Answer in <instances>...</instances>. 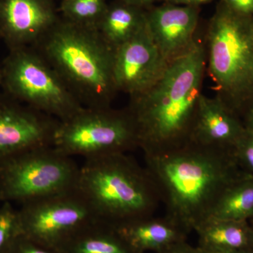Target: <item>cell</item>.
Returning <instances> with one entry per match:
<instances>
[{"label":"cell","mask_w":253,"mask_h":253,"mask_svg":"<svg viewBox=\"0 0 253 253\" xmlns=\"http://www.w3.org/2000/svg\"><path fill=\"white\" fill-rule=\"evenodd\" d=\"M206 73L204 41L168 65L162 77L142 94L131 96L126 109L144 154H161L189 144Z\"/></svg>","instance_id":"cell-2"},{"label":"cell","mask_w":253,"mask_h":253,"mask_svg":"<svg viewBox=\"0 0 253 253\" xmlns=\"http://www.w3.org/2000/svg\"><path fill=\"white\" fill-rule=\"evenodd\" d=\"M146 26L160 52L168 63L192 49L196 36L199 8L168 2L146 10Z\"/></svg>","instance_id":"cell-13"},{"label":"cell","mask_w":253,"mask_h":253,"mask_svg":"<svg viewBox=\"0 0 253 253\" xmlns=\"http://www.w3.org/2000/svg\"><path fill=\"white\" fill-rule=\"evenodd\" d=\"M21 235L19 214L11 203L0 206V253H4L14 240Z\"/></svg>","instance_id":"cell-21"},{"label":"cell","mask_w":253,"mask_h":253,"mask_svg":"<svg viewBox=\"0 0 253 253\" xmlns=\"http://www.w3.org/2000/svg\"><path fill=\"white\" fill-rule=\"evenodd\" d=\"M213 0H166L168 2L172 4L184 5V6H197L199 7L200 5L211 2Z\"/></svg>","instance_id":"cell-26"},{"label":"cell","mask_w":253,"mask_h":253,"mask_svg":"<svg viewBox=\"0 0 253 253\" xmlns=\"http://www.w3.org/2000/svg\"><path fill=\"white\" fill-rule=\"evenodd\" d=\"M4 253H59L21 234Z\"/></svg>","instance_id":"cell-23"},{"label":"cell","mask_w":253,"mask_h":253,"mask_svg":"<svg viewBox=\"0 0 253 253\" xmlns=\"http://www.w3.org/2000/svg\"><path fill=\"white\" fill-rule=\"evenodd\" d=\"M1 66V87L17 102L59 121L69 119L84 107L35 48L9 50Z\"/></svg>","instance_id":"cell-6"},{"label":"cell","mask_w":253,"mask_h":253,"mask_svg":"<svg viewBox=\"0 0 253 253\" xmlns=\"http://www.w3.org/2000/svg\"><path fill=\"white\" fill-rule=\"evenodd\" d=\"M108 5L106 0H63L59 11L61 17L66 21L97 30Z\"/></svg>","instance_id":"cell-20"},{"label":"cell","mask_w":253,"mask_h":253,"mask_svg":"<svg viewBox=\"0 0 253 253\" xmlns=\"http://www.w3.org/2000/svg\"><path fill=\"white\" fill-rule=\"evenodd\" d=\"M3 81V71L2 68H1V65H0V86L1 87V84H2Z\"/></svg>","instance_id":"cell-30"},{"label":"cell","mask_w":253,"mask_h":253,"mask_svg":"<svg viewBox=\"0 0 253 253\" xmlns=\"http://www.w3.org/2000/svg\"><path fill=\"white\" fill-rule=\"evenodd\" d=\"M246 129L253 132V103L251 107L248 110L247 116H246V124L245 126Z\"/></svg>","instance_id":"cell-29"},{"label":"cell","mask_w":253,"mask_h":253,"mask_svg":"<svg viewBox=\"0 0 253 253\" xmlns=\"http://www.w3.org/2000/svg\"><path fill=\"white\" fill-rule=\"evenodd\" d=\"M221 2L236 14L253 18V0H221Z\"/></svg>","instance_id":"cell-24"},{"label":"cell","mask_w":253,"mask_h":253,"mask_svg":"<svg viewBox=\"0 0 253 253\" xmlns=\"http://www.w3.org/2000/svg\"><path fill=\"white\" fill-rule=\"evenodd\" d=\"M76 189L99 220L113 227L152 217L161 203L147 169L126 154L86 159Z\"/></svg>","instance_id":"cell-4"},{"label":"cell","mask_w":253,"mask_h":253,"mask_svg":"<svg viewBox=\"0 0 253 253\" xmlns=\"http://www.w3.org/2000/svg\"><path fill=\"white\" fill-rule=\"evenodd\" d=\"M206 71L219 98L236 113L253 103V18L220 2L204 40Z\"/></svg>","instance_id":"cell-5"},{"label":"cell","mask_w":253,"mask_h":253,"mask_svg":"<svg viewBox=\"0 0 253 253\" xmlns=\"http://www.w3.org/2000/svg\"><path fill=\"white\" fill-rule=\"evenodd\" d=\"M234 154L240 167L246 174L253 177V132L246 129L238 141Z\"/></svg>","instance_id":"cell-22"},{"label":"cell","mask_w":253,"mask_h":253,"mask_svg":"<svg viewBox=\"0 0 253 253\" xmlns=\"http://www.w3.org/2000/svg\"><path fill=\"white\" fill-rule=\"evenodd\" d=\"M60 17L51 0H0V39L9 51L34 47Z\"/></svg>","instance_id":"cell-12"},{"label":"cell","mask_w":253,"mask_h":253,"mask_svg":"<svg viewBox=\"0 0 253 253\" xmlns=\"http://www.w3.org/2000/svg\"><path fill=\"white\" fill-rule=\"evenodd\" d=\"M80 168L53 146L15 155L0 163V201L22 205L76 189Z\"/></svg>","instance_id":"cell-7"},{"label":"cell","mask_w":253,"mask_h":253,"mask_svg":"<svg viewBox=\"0 0 253 253\" xmlns=\"http://www.w3.org/2000/svg\"><path fill=\"white\" fill-rule=\"evenodd\" d=\"M61 253H139L117 229L97 221L87 226L63 249Z\"/></svg>","instance_id":"cell-18"},{"label":"cell","mask_w":253,"mask_h":253,"mask_svg":"<svg viewBox=\"0 0 253 253\" xmlns=\"http://www.w3.org/2000/svg\"><path fill=\"white\" fill-rule=\"evenodd\" d=\"M251 226H252V228H253V221H252V223H251Z\"/></svg>","instance_id":"cell-31"},{"label":"cell","mask_w":253,"mask_h":253,"mask_svg":"<svg viewBox=\"0 0 253 253\" xmlns=\"http://www.w3.org/2000/svg\"><path fill=\"white\" fill-rule=\"evenodd\" d=\"M18 211L21 234L59 253L82 231L100 221L76 189L26 203Z\"/></svg>","instance_id":"cell-9"},{"label":"cell","mask_w":253,"mask_h":253,"mask_svg":"<svg viewBox=\"0 0 253 253\" xmlns=\"http://www.w3.org/2000/svg\"><path fill=\"white\" fill-rule=\"evenodd\" d=\"M199 247L253 252V230L248 221L208 219L195 228Z\"/></svg>","instance_id":"cell-17"},{"label":"cell","mask_w":253,"mask_h":253,"mask_svg":"<svg viewBox=\"0 0 253 253\" xmlns=\"http://www.w3.org/2000/svg\"></svg>","instance_id":"cell-32"},{"label":"cell","mask_w":253,"mask_h":253,"mask_svg":"<svg viewBox=\"0 0 253 253\" xmlns=\"http://www.w3.org/2000/svg\"><path fill=\"white\" fill-rule=\"evenodd\" d=\"M168 65L146 25L114 51L113 79L118 92L129 97L142 94L162 77Z\"/></svg>","instance_id":"cell-11"},{"label":"cell","mask_w":253,"mask_h":253,"mask_svg":"<svg viewBox=\"0 0 253 253\" xmlns=\"http://www.w3.org/2000/svg\"><path fill=\"white\" fill-rule=\"evenodd\" d=\"M166 216L189 234L206 221L231 184L249 175L233 151L190 142L167 152L144 154Z\"/></svg>","instance_id":"cell-1"},{"label":"cell","mask_w":253,"mask_h":253,"mask_svg":"<svg viewBox=\"0 0 253 253\" xmlns=\"http://www.w3.org/2000/svg\"><path fill=\"white\" fill-rule=\"evenodd\" d=\"M248 221L253 219V177L236 181L223 193L208 219Z\"/></svg>","instance_id":"cell-19"},{"label":"cell","mask_w":253,"mask_h":253,"mask_svg":"<svg viewBox=\"0 0 253 253\" xmlns=\"http://www.w3.org/2000/svg\"><path fill=\"white\" fill-rule=\"evenodd\" d=\"M131 247L139 253H157L186 241L189 233L165 215L143 218L115 227Z\"/></svg>","instance_id":"cell-15"},{"label":"cell","mask_w":253,"mask_h":253,"mask_svg":"<svg viewBox=\"0 0 253 253\" xmlns=\"http://www.w3.org/2000/svg\"><path fill=\"white\" fill-rule=\"evenodd\" d=\"M146 9L117 0L108 5L97 31L115 51L146 26Z\"/></svg>","instance_id":"cell-16"},{"label":"cell","mask_w":253,"mask_h":253,"mask_svg":"<svg viewBox=\"0 0 253 253\" xmlns=\"http://www.w3.org/2000/svg\"><path fill=\"white\" fill-rule=\"evenodd\" d=\"M154 253H201L197 247H194L188 244L187 241H182V242L178 243L168 248V249L163 250L159 252Z\"/></svg>","instance_id":"cell-25"},{"label":"cell","mask_w":253,"mask_h":253,"mask_svg":"<svg viewBox=\"0 0 253 253\" xmlns=\"http://www.w3.org/2000/svg\"><path fill=\"white\" fill-rule=\"evenodd\" d=\"M201 253H253V251H240V250H217L206 249L197 246Z\"/></svg>","instance_id":"cell-28"},{"label":"cell","mask_w":253,"mask_h":253,"mask_svg":"<svg viewBox=\"0 0 253 253\" xmlns=\"http://www.w3.org/2000/svg\"><path fill=\"white\" fill-rule=\"evenodd\" d=\"M84 107H111L118 91L114 50L97 30L60 17L36 46Z\"/></svg>","instance_id":"cell-3"},{"label":"cell","mask_w":253,"mask_h":253,"mask_svg":"<svg viewBox=\"0 0 253 253\" xmlns=\"http://www.w3.org/2000/svg\"><path fill=\"white\" fill-rule=\"evenodd\" d=\"M245 131L236 113L219 98L201 95L190 142L234 152Z\"/></svg>","instance_id":"cell-14"},{"label":"cell","mask_w":253,"mask_h":253,"mask_svg":"<svg viewBox=\"0 0 253 253\" xmlns=\"http://www.w3.org/2000/svg\"><path fill=\"white\" fill-rule=\"evenodd\" d=\"M59 122L0 94V163L28 150L52 146Z\"/></svg>","instance_id":"cell-10"},{"label":"cell","mask_w":253,"mask_h":253,"mask_svg":"<svg viewBox=\"0 0 253 253\" xmlns=\"http://www.w3.org/2000/svg\"><path fill=\"white\" fill-rule=\"evenodd\" d=\"M61 154L84 159L126 154L139 148L137 129L126 108L83 109L65 121H60L53 139Z\"/></svg>","instance_id":"cell-8"},{"label":"cell","mask_w":253,"mask_h":253,"mask_svg":"<svg viewBox=\"0 0 253 253\" xmlns=\"http://www.w3.org/2000/svg\"><path fill=\"white\" fill-rule=\"evenodd\" d=\"M123 1L128 3V4L134 5V6H137V7L146 10L151 7L154 3L161 1V0H123ZM165 1H166V0H165Z\"/></svg>","instance_id":"cell-27"}]
</instances>
